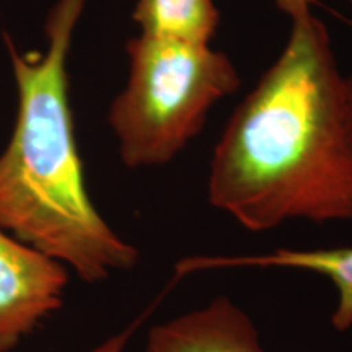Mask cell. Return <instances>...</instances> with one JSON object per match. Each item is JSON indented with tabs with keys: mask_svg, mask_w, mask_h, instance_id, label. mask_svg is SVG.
Segmentation results:
<instances>
[{
	"mask_svg": "<svg viewBox=\"0 0 352 352\" xmlns=\"http://www.w3.org/2000/svg\"><path fill=\"white\" fill-rule=\"evenodd\" d=\"M69 270L0 227V352H10L64 303Z\"/></svg>",
	"mask_w": 352,
	"mask_h": 352,
	"instance_id": "4",
	"label": "cell"
},
{
	"mask_svg": "<svg viewBox=\"0 0 352 352\" xmlns=\"http://www.w3.org/2000/svg\"><path fill=\"white\" fill-rule=\"evenodd\" d=\"M208 201L250 232L352 222V124L328 28L292 20L277 59L232 113L210 155Z\"/></svg>",
	"mask_w": 352,
	"mask_h": 352,
	"instance_id": "1",
	"label": "cell"
},
{
	"mask_svg": "<svg viewBox=\"0 0 352 352\" xmlns=\"http://www.w3.org/2000/svg\"><path fill=\"white\" fill-rule=\"evenodd\" d=\"M85 6L87 0H57L43 52H20L7 38L19 111L0 153V227L96 284L134 270L139 250L98 212L83 176L67 59Z\"/></svg>",
	"mask_w": 352,
	"mask_h": 352,
	"instance_id": "2",
	"label": "cell"
},
{
	"mask_svg": "<svg viewBox=\"0 0 352 352\" xmlns=\"http://www.w3.org/2000/svg\"><path fill=\"white\" fill-rule=\"evenodd\" d=\"M129 76L108 122L127 168L170 164L201 134L208 114L240 88L239 70L210 43L142 34L127 43Z\"/></svg>",
	"mask_w": 352,
	"mask_h": 352,
	"instance_id": "3",
	"label": "cell"
},
{
	"mask_svg": "<svg viewBox=\"0 0 352 352\" xmlns=\"http://www.w3.org/2000/svg\"><path fill=\"white\" fill-rule=\"evenodd\" d=\"M349 3H351V6H352V0H349Z\"/></svg>",
	"mask_w": 352,
	"mask_h": 352,
	"instance_id": "11",
	"label": "cell"
},
{
	"mask_svg": "<svg viewBox=\"0 0 352 352\" xmlns=\"http://www.w3.org/2000/svg\"><path fill=\"white\" fill-rule=\"evenodd\" d=\"M140 323V320L135 321L134 324H129V327L122 329V331L113 334L108 340L100 342L98 346L94 347L90 352H124L127 342H129L132 333L135 331V327Z\"/></svg>",
	"mask_w": 352,
	"mask_h": 352,
	"instance_id": "8",
	"label": "cell"
},
{
	"mask_svg": "<svg viewBox=\"0 0 352 352\" xmlns=\"http://www.w3.org/2000/svg\"><path fill=\"white\" fill-rule=\"evenodd\" d=\"M132 19L142 34L212 43L220 13L215 0H138Z\"/></svg>",
	"mask_w": 352,
	"mask_h": 352,
	"instance_id": "7",
	"label": "cell"
},
{
	"mask_svg": "<svg viewBox=\"0 0 352 352\" xmlns=\"http://www.w3.org/2000/svg\"><path fill=\"white\" fill-rule=\"evenodd\" d=\"M346 87H347V107H349V118L352 124V76L346 77Z\"/></svg>",
	"mask_w": 352,
	"mask_h": 352,
	"instance_id": "10",
	"label": "cell"
},
{
	"mask_svg": "<svg viewBox=\"0 0 352 352\" xmlns=\"http://www.w3.org/2000/svg\"><path fill=\"white\" fill-rule=\"evenodd\" d=\"M272 2L290 20H297L310 15L315 0H272Z\"/></svg>",
	"mask_w": 352,
	"mask_h": 352,
	"instance_id": "9",
	"label": "cell"
},
{
	"mask_svg": "<svg viewBox=\"0 0 352 352\" xmlns=\"http://www.w3.org/2000/svg\"><path fill=\"white\" fill-rule=\"evenodd\" d=\"M294 270L328 279L336 290L331 327L344 333L352 328V246L334 248H277L252 254H192L175 264V276L220 270Z\"/></svg>",
	"mask_w": 352,
	"mask_h": 352,
	"instance_id": "6",
	"label": "cell"
},
{
	"mask_svg": "<svg viewBox=\"0 0 352 352\" xmlns=\"http://www.w3.org/2000/svg\"><path fill=\"white\" fill-rule=\"evenodd\" d=\"M144 352H267L252 315L227 296L148 329Z\"/></svg>",
	"mask_w": 352,
	"mask_h": 352,
	"instance_id": "5",
	"label": "cell"
}]
</instances>
